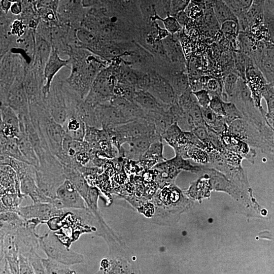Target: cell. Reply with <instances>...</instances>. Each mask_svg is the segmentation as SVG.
Segmentation results:
<instances>
[{
  "instance_id": "4fadbf2b",
  "label": "cell",
  "mask_w": 274,
  "mask_h": 274,
  "mask_svg": "<svg viewBox=\"0 0 274 274\" xmlns=\"http://www.w3.org/2000/svg\"><path fill=\"white\" fill-rule=\"evenodd\" d=\"M163 141L158 133L148 134L138 137L127 143L129 148L124 150V157L132 161H139L154 142Z\"/></svg>"
},
{
  "instance_id": "4316f807",
  "label": "cell",
  "mask_w": 274,
  "mask_h": 274,
  "mask_svg": "<svg viewBox=\"0 0 274 274\" xmlns=\"http://www.w3.org/2000/svg\"><path fill=\"white\" fill-rule=\"evenodd\" d=\"M42 262L46 274H77L70 266L56 262L48 258H43Z\"/></svg>"
},
{
  "instance_id": "8d00e7d4",
  "label": "cell",
  "mask_w": 274,
  "mask_h": 274,
  "mask_svg": "<svg viewBox=\"0 0 274 274\" xmlns=\"http://www.w3.org/2000/svg\"><path fill=\"white\" fill-rule=\"evenodd\" d=\"M224 106L226 113L224 118L226 123L228 125H230L233 121L243 118L242 113L235 104L224 101Z\"/></svg>"
},
{
  "instance_id": "6da1fadb",
  "label": "cell",
  "mask_w": 274,
  "mask_h": 274,
  "mask_svg": "<svg viewBox=\"0 0 274 274\" xmlns=\"http://www.w3.org/2000/svg\"><path fill=\"white\" fill-rule=\"evenodd\" d=\"M71 72L65 82L83 99L98 74L106 67L103 58L83 48H74L68 55Z\"/></svg>"
},
{
  "instance_id": "2e32d148",
  "label": "cell",
  "mask_w": 274,
  "mask_h": 274,
  "mask_svg": "<svg viewBox=\"0 0 274 274\" xmlns=\"http://www.w3.org/2000/svg\"><path fill=\"white\" fill-rule=\"evenodd\" d=\"M110 103L121 111L129 122L146 118L145 112L134 101L121 96H114Z\"/></svg>"
},
{
  "instance_id": "d6a6232c",
  "label": "cell",
  "mask_w": 274,
  "mask_h": 274,
  "mask_svg": "<svg viewBox=\"0 0 274 274\" xmlns=\"http://www.w3.org/2000/svg\"><path fill=\"white\" fill-rule=\"evenodd\" d=\"M30 252L19 253V274H36L29 257Z\"/></svg>"
},
{
  "instance_id": "d4e9b609",
  "label": "cell",
  "mask_w": 274,
  "mask_h": 274,
  "mask_svg": "<svg viewBox=\"0 0 274 274\" xmlns=\"http://www.w3.org/2000/svg\"><path fill=\"white\" fill-rule=\"evenodd\" d=\"M217 22L221 25L227 21H233L238 24V19L224 1H216L213 7Z\"/></svg>"
},
{
  "instance_id": "c3c4849f",
  "label": "cell",
  "mask_w": 274,
  "mask_h": 274,
  "mask_svg": "<svg viewBox=\"0 0 274 274\" xmlns=\"http://www.w3.org/2000/svg\"><path fill=\"white\" fill-rule=\"evenodd\" d=\"M220 86V85L219 81L216 79H210L208 81L207 83V90L209 93L211 92L214 93L219 90Z\"/></svg>"
},
{
  "instance_id": "ac0fdd59",
  "label": "cell",
  "mask_w": 274,
  "mask_h": 274,
  "mask_svg": "<svg viewBox=\"0 0 274 274\" xmlns=\"http://www.w3.org/2000/svg\"><path fill=\"white\" fill-rule=\"evenodd\" d=\"M164 145L163 141L153 143L141 159L137 161L144 169L152 168L155 165L164 161L166 159L163 156Z\"/></svg>"
},
{
  "instance_id": "30bf717a",
  "label": "cell",
  "mask_w": 274,
  "mask_h": 274,
  "mask_svg": "<svg viewBox=\"0 0 274 274\" xmlns=\"http://www.w3.org/2000/svg\"><path fill=\"white\" fill-rule=\"evenodd\" d=\"M25 73L26 71L17 75L7 99V105L10 107L18 116L29 115L28 99L24 86Z\"/></svg>"
},
{
  "instance_id": "7a4b0ae2",
  "label": "cell",
  "mask_w": 274,
  "mask_h": 274,
  "mask_svg": "<svg viewBox=\"0 0 274 274\" xmlns=\"http://www.w3.org/2000/svg\"><path fill=\"white\" fill-rule=\"evenodd\" d=\"M40 248L47 258L65 265L72 266L84 261V256L67 248L58 238L54 232L49 230L39 236Z\"/></svg>"
},
{
  "instance_id": "bcb514c9",
  "label": "cell",
  "mask_w": 274,
  "mask_h": 274,
  "mask_svg": "<svg viewBox=\"0 0 274 274\" xmlns=\"http://www.w3.org/2000/svg\"><path fill=\"white\" fill-rule=\"evenodd\" d=\"M59 1H34L36 8H46L52 9L57 15Z\"/></svg>"
},
{
  "instance_id": "9a60e30c",
  "label": "cell",
  "mask_w": 274,
  "mask_h": 274,
  "mask_svg": "<svg viewBox=\"0 0 274 274\" xmlns=\"http://www.w3.org/2000/svg\"><path fill=\"white\" fill-rule=\"evenodd\" d=\"M52 50L51 44L36 32V47L33 59L29 64L36 71L44 75L45 66Z\"/></svg>"
},
{
  "instance_id": "7bdbcfd3",
  "label": "cell",
  "mask_w": 274,
  "mask_h": 274,
  "mask_svg": "<svg viewBox=\"0 0 274 274\" xmlns=\"http://www.w3.org/2000/svg\"><path fill=\"white\" fill-rule=\"evenodd\" d=\"M223 32L228 36H234L238 33V24L233 21H227L221 24Z\"/></svg>"
},
{
  "instance_id": "83f0119b",
  "label": "cell",
  "mask_w": 274,
  "mask_h": 274,
  "mask_svg": "<svg viewBox=\"0 0 274 274\" xmlns=\"http://www.w3.org/2000/svg\"><path fill=\"white\" fill-rule=\"evenodd\" d=\"M1 123L20 130L19 119L17 113L9 106L1 105Z\"/></svg>"
},
{
  "instance_id": "b9f144b4",
  "label": "cell",
  "mask_w": 274,
  "mask_h": 274,
  "mask_svg": "<svg viewBox=\"0 0 274 274\" xmlns=\"http://www.w3.org/2000/svg\"><path fill=\"white\" fill-rule=\"evenodd\" d=\"M189 3V1H171L169 15L175 17L179 12L184 11Z\"/></svg>"
},
{
  "instance_id": "cb8c5ba5",
  "label": "cell",
  "mask_w": 274,
  "mask_h": 274,
  "mask_svg": "<svg viewBox=\"0 0 274 274\" xmlns=\"http://www.w3.org/2000/svg\"><path fill=\"white\" fill-rule=\"evenodd\" d=\"M1 154L29 164L19 149L17 138L7 139L1 136Z\"/></svg>"
},
{
  "instance_id": "5bb4252c",
  "label": "cell",
  "mask_w": 274,
  "mask_h": 274,
  "mask_svg": "<svg viewBox=\"0 0 274 274\" xmlns=\"http://www.w3.org/2000/svg\"><path fill=\"white\" fill-rule=\"evenodd\" d=\"M96 113L101 128L108 125H117L129 122L121 111L110 102L95 107Z\"/></svg>"
},
{
  "instance_id": "5b68a950",
  "label": "cell",
  "mask_w": 274,
  "mask_h": 274,
  "mask_svg": "<svg viewBox=\"0 0 274 274\" xmlns=\"http://www.w3.org/2000/svg\"><path fill=\"white\" fill-rule=\"evenodd\" d=\"M111 127L115 141L120 148L133 139L157 133L154 124L145 119L120 125H111Z\"/></svg>"
},
{
  "instance_id": "ffe728a7",
  "label": "cell",
  "mask_w": 274,
  "mask_h": 274,
  "mask_svg": "<svg viewBox=\"0 0 274 274\" xmlns=\"http://www.w3.org/2000/svg\"><path fill=\"white\" fill-rule=\"evenodd\" d=\"M65 134L72 139L84 141L86 125L76 115H69L62 125Z\"/></svg>"
},
{
  "instance_id": "484cf974",
  "label": "cell",
  "mask_w": 274,
  "mask_h": 274,
  "mask_svg": "<svg viewBox=\"0 0 274 274\" xmlns=\"http://www.w3.org/2000/svg\"><path fill=\"white\" fill-rule=\"evenodd\" d=\"M26 196L16 193L1 195V213L4 212H17L23 198Z\"/></svg>"
},
{
  "instance_id": "9c48e42d",
  "label": "cell",
  "mask_w": 274,
  "mask_h": 274,
  "mask_svg": "<svg viewBox=\"0 0 274 274\" xmlns=\"http://www.w3.org/2000/svg\"><path fill=\"white\" fill-rule=\"evenodd\" d=\"M67 209H59L52 203H33V204L19 207L17 213L25 221L32 219H38L44 224L55 217H62Z\"/></svg>"
},
{
  "instance_id": "7dc6e473",
  "label": "cell",
  "mask_w": 274,
  "mask_h": 274,
  "mask_svg": "<svg viewBox=\"0 0 274 274\" xmlns=\"http://www.w3.org/2000/svg\"><path fill=\"white\" fill-rule=\"evenodd\" d=\"M44 224L47 225L50 231L55 232L61 229L62 227L61 217H53Z\"/></svg>"
},
{
  "instance_id": "74e56055",
  "label": "cell",
  "mask_w": 274,
  "mask_h": 274,
  "mask_svg": "<svg viewBox=\"0 0 274 274\" xmlns=\"http://www.w3.org/2000/svg\"><path fill=\"white\" fill-rule=\"evenodd\" d=\"M238 80V76L232 73L228 74L224 78V86L228 96H234Z\"/></svg>"
},
{
  "instance_id": "4dcf8cb0",
  "label": "cell",
  "mask_w": 274,
  "mask_h": 274,
  "mask_svg": "<svg viewBox=\"0 0 274 274\" xmlns=\"http://www.w3.org/2000/svg\"><path fill=\"white\" fill-rule=\"evenodd\" d=\"M237 18L247 14L253 1H224Z\"/></svg>"
},
{
  "instance_id": "1f68e13d",
  "label": "cell",
  "mask_w": 274,
  "mask_h": 274,
  "mask_svg": "<svg viewBox=\"0 0 274 274\" xmlns=\"http://www.w3.org/2000/svg\"><path fill=\"white\" fill-rule=\"evenodd\" d=\"M168 160L178 170H185L193 173L201 170V167L198 166L192 165L187 159L184 158L181 156L175 154V156Z\"/></svg>"
},
{
  "instance_id": "60d3db41",
  "label": "cell",
  "mask_w": 274,
  "mask_h": 274,
  "mask_svg": "<svg viewBox=\"0 0 274 274\" xmlns=\"http://www.w3.org/2000/svg\"><path fill=\"white\" fill-rule=\"evenodd\" d=\"M209 107L217 115L224 117L225 116L224 101L219 96L214 95L212 97Z\"/></svg>"
},
{
  "instance_id": "44dd1931",
  "label": "cell",
  "mask_w": 274,
  "mask_h": 274,
  "mask_svg": "<svg viewBox=\"0 0 274 274\" xmlns=\"http://www.w3.org/2000/svg\"><path fill=\"white\" fill-rule=\"evenodd\" d=\"M95 274H137L128 264L116 258L103 259Z\"/></svg>"
},
{
  "instance_id": "f907efd6",
  "label": "cell",
  "mask_w": 274,
  "mask_h": 274,
  "mask_svg": "<svg viewBox=\"0 0 274 274\" xmlns=\"http://www.w3.org/2000/svg\"><path fill=\"white\" fill-rule=\"evenodd\" d=\"M175 17L181 26L185 25L189 20V17L185 11L179 12Z\"/></svg>"
},
{
  "instance_id": "3957f363",
  "label": "cell",
  "mask_w": 274,
  "mask_h": 274,
  "mask_svg": "<svg viewBox=\"0 0 274 274\" xmlns=\"http://www.w3.org/2000/svg\"><path fill=\"white\" fill-rule=\"evenodd\" d=\"M28 64L21 55L11 51L1 58V105H7L9 91L16 77L26 70Z\"/></svg>"
},
{
  "instance_id": "8992f818",
  "label": "cell",
  "mask_w": 274,
  "mask_h": 274,
  "mask_svg": "<svg viewBox=\"0 0 274 274\" xmlns=\"http://www.w3.org/2000/svg\"><path fill=\"white\" fill-rule=\"evenodd\" d=\"M63 79L59 76L54 78L48 94L45 98L46 106L53 119L62 125L68 117V111L63 89Z\"/></svg>"
},
{
  "instance_id": "7402d4cb",
  "label": "cell",
  "mask_w": 274,
  "mask_h": 274,
  "mask_svg": "<svg viewBox=\"0 0 274 274\" xmlns=\"http://www.w3.org/2000/svg\"><path fill=\"white\" fill-rule=\"evenodd\" d=\"M166 57L174 63L182 64L185 61L180 42L173 35L168 36L162 40Z\"/></svg>"
},
{
  "instance_id": "f546056e",
  "label": "cell",
  "mask_w": 274,
  "mask_h": 274,
  "mask_svg": "<svg viewBox=\"0 0 274 274\" xmlns=\"http://www.w3.org/2000/svg\"><path fill=\"white\" fill-rule=\"evenodd\" d=\"M264 23L274 44V1H264Z\"/></svg>"
},
{
  "instance_id": "816d5d0a",
  "label": "cell",
  "mask_w": 274,
  "mask_h": 274,
  "mask_svg": "<svg viewBox=\"0 0 274 274\" xmlns=\"http://www.w3.org/2000/svg\"><path fill=\"white\" fill-rule=\"evenodd\" d=\"M12 2L7 0L1 1V11L5 14L10 12Z\"/></svg>"
},
{
  "instance_id": "e0dca14e",
  "label": "cell",
  "mask_w": 274,
  "mask_h": 274,
  "mask_svg": "<svg viewBox=\"0 0 274 274\" xmlns=\"http://www.w3.org/2000/svg\"><path fill=\"white\" fill-rule=\"evenodd\" d=\"M10 193L23 194L21 191L20 180L11 167L1 165V195Z\"/></svg>"
},
{
  "instance_id": "52a82bcc",
  "label": "cell",
  "mask_w": 274,
  "mask_h": 274,
  "mask_svg": "<svg viewBox=\"0 0 274 274\" xmlns=\"http://www.w3.org/2000/svg\"><path fill=\"white\" fill-rule=\"evenodd\" d=\"M51 202L59 209H88L83 197L75 186L67 179L57 189L56 198Z\"/></svg>"
},
{
  "instance_id": "d590c367",
  "label": "cell",
  "mask_w": 274,
  "mask_h": 274,
  "mask_svg": "<svg viewBox=\"0 0 274 274\" xmlns=\"http://www.w3.org/2000/svg\"><path fill=\"white\" fill-rule=\"evenodd\" d=\"M188 114L194 125V127L205 125L203 119L201 107L197 101L193 102Z\"/></svg>"
},
{
  "instance_id": "ba28073f",
  "label": "cell",
  "mask_w": 274,
  "mask_h": 274,
  "mask_svg": "<svg viewBox=\"0 0 274 274\" xmlns=\"http://www.w3.org/2000/svg\"><path fill=\"white\" fill-rule=\"evenodd\" d=\"M82 4V1H59L57 10L59 22L63 25L78 28L87 13Z\"/></svg>"
},
{
  "instance_id": "f35d334b",
  "label": "cell",
  "mask_w": 274,
  "mask_h": 274,
  "mask_svg": "<svg viewBox=\"0 0 274 274\" xmlns=\"http://www.w3.org/2000/svg\"><path fill=\"white\" fill-rule=\"evenodd\" d=\"M261 95L265 99L268 113H274V86L270 83H267L264 86Z\"/></svg>"
},
{
  "instance_id": "f1b7e54d",
  "label": "cell",
  "mask_w": 274,
  "mask_h": 274,
  "mask_svg": "<svg viewBox=\"0 0 274 274\" xmlns=\"http://www.w3.org/2000/svg\"><path fill=\"white\" fill-rule=\"evenodd\" d=\"M169 81L177 97L190 90L187 76L182 72L176 73Z\"/></svg>"
},
{
  "instance_id": "681fc988",
  "label": "cell",
  "mask_w": 274,
  "mask_h": 274,
  "mask_svg": "<svg viewBox=\"0 0 274 274\" xmlns=\"http://www.w3.org/2000/svg\"><path fill=\"white\" fill-rule=\"evenodd\" d=\"M22 11V4L21 1H15L12 2L10 12L15 16H19Z\"/></svg>"
},
{
  "instance_id": "f6af8a7d",
  "label": "cell",
  "mask_w": 274,
  "mask_h": 274,
  "mask_svg": "<svg viewBox=\"0 0 274 274\" xmlns=\"http://www.w3.org/2000/svg\"><path fill=\"white\" fill-rule=\"evenodd\" d=\"M191 131L206 146L209 134L206 125L195 127Z\"/></svg>"
},
{
  "instance_id": "d6986e66",
  "label": "cell",
  "mask_w": 274,
  "mask_h": 274,
  "mask_svg": "<svg viewBox=\"0 0 274 274\" xmlns=\"http://www.w3.org/2000/svg\"><path fill=\"white\" fill-rule=\"evenodd\" d=\"M133 101L145 112L166 110L170 107V106H165L160 103L153 95L147 91H136L133 97Z\"/></svg>"
},
{
  "instance_id": "603a6c76",
  "label": "cell",
  "mask_w": 274,
  "mask_h": 274,
  "mask_svg": "<svg viewBox=\"0 0 274 274\" xmlns=\"http://www.w3.org/2000/svg\"><path fill=\"white\" fill-rule=\"evenodd\" d=\"M18 143L22 155L28 163L38 168L39 167V160L34 148L26 134L21 130L18 137Z\"/></svg>"
},
{
  "instance_id": "277c9868",
  "label": "cell",
  "mask_w": 274,
  "mask_h": 274,
  "mask_svg": "<svg viewBox=\"0 0 274 274\" xmlns=\"http://www.w3.org/2000/svg\"><path fill=\"white\" fill-rule=\"evenodd\" d=\"M113 69L102 70L94 80L90 90L84 99L94 107L110 102L114 96V89L117 83Z\"/></svg>"
},
{
  "instance_id": "ee69618b",
  "label": "cell",
  "mask_w": 274,
  "mask_h": 274,
  "mask_svg": "<svg viewBox=\"0 0 274 274\" xmlns=\"http://www.w3.org/2000/svg\"><path fill=\"white\" fill-rule=\"evenodd\" d=\"M235 66L236 70L239 73L241 77L243 80H245L246 67L245 59L244 56L239 53L234 54Z\"/></svg>"
},
{
  "instance_id": "8fae6325",
  "label": "cell",
  "mask_w": 274,
  "mask_h": 274,
  "mask_svg": "<svg viewBox=\"0 0 274 274\" xmlns=\"http://www.w3.org/2000/svg\"><path fill=\"white\" fill-rule=\"evenodd\" d=\"M151 85L148 90L161 104L170 106L177 99L174 89L168 80L156 74L150 75Z\"/></svg>"
},
{
  "instance_id": "ab89813d",
  "label": "cell",
  "mask_w": 274,
  "mask_h": 274,
  "mask_svg": "<svg viewBox=\"0 0 274 274\" xmlns=\"http://www.w3.org/2000/svg\"><path fill=\"white\" fill-rule=\"evenodd\" d=\"M192 94L196 98L198 104L201 108L209 107L211 98L209 91L206 89H200L192 91Z\"/></svg>"
},
{
  "instance_id": "7c38bea8",
  "label": "cell",
  "mask_w": 274,
  "mask_h": 274,
  "mask_svg": "<svg viewBox=\"0 0 274 274\" xmlns=\"http://www.w3.org/2000/svg\"><path fill=\"white\" fill-rule=\"evenodd\" d=\"M64 67L70 70L69 59L61 58L57 50L52 47V50L49 59L44 70V86L42 93L44 98L48 94L52 83L59 71Z\"/></svg>"
},
{
  "instance_id": "e575fe53",
  "label": "cell",
  "mask_w": 274,
  "mask_h": 274,
  "mask_svg": "<svg viewBox=\"0 0 274 274\" xmlns=\"http://www.w3.org/2000/svg\"><path fill=\"white\" fill-rule=\"evenodd\" d=\"M155 20L162 21L165 30L172 35L176 33L181 29L182 26L174 16L167 15L166 17L162 18L159 15H157L154 19V20Z\"/></svg>"
},
{
  "instance_id": "836d02e7",
  "label": "cell",
  "mask_w": 274,
  "mask_h": 274,
  "mask_svg": "<svg viewBox=\"0 0 274 274\" xmlns=\"http://www.w3.org/2000/svg\"><path fill=\"white\" fill-rule=\"evenodd\" d=\"M140 7L142 14L148 20L154 21L155 17L158 15L154 1H141Z\"/></svg>"
}]
</instances>
